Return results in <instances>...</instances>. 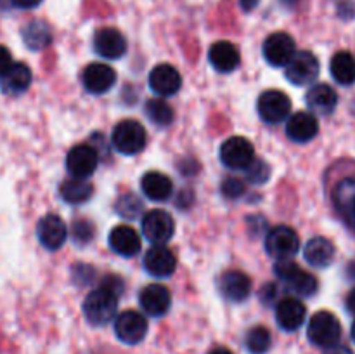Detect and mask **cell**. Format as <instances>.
Masks as SVG:
<instances>
[{
    "label": "cell",
    "mask_w": 355,
    "mask_h": 354,
    "mask_svg": "<svg viewBox=\"0 0 355 354\" xmlns=\"http://www.w3.org/2000/svg\"><path fill=\"white\" fill-rule=\"evenodd\" d=\"M37 236L47 250H59L68 238V228L58 214H47L38 221Z\"/></svg>",
    "instance_id": "4fadbf2b"
},
{
    "label": "cell",
    "mask_w": 355,
    "mask_h": 354,
    "mask_svg": "<svg viewBox=\"0 0 355 354\" xmlns=\"http://www.w3.org/2000/svg\"><path fill=\"white\" fill-rule=\"evenodd\" d=\"M304 257L311 266L328 267L335 259V245L328 238L315 236L305 245Z\"/></svg>",
    "instance_id": "83f0119b"
},
{
    "label": "cell",
    "mask_w": 355,
    "mask_h": 354,
    "mask_svg": "<svg viewBox=\"0 0 355 354\" xmlns=\"http://www.w3.org/2000/svg\"><path fill=\"white\" fill-rule=\"evenodd\" d=\"M319 121L309 111H298L288 118L286 135L295 142H309L318 135Z\"/></svg>",
    "instance_id": "7402d4cb"
},
{
    "label": "cell",
    "mask_w": 355,
    "mask_h": 354,
    "mask_svg": "<svg viewBox=\"0 0 355 354\" xmlns=\"http://www.w3.org/2000/svg\"><path fill=\"white\" fill-rule=\"evenodd\" d=\"M148 82L153 92L162 97H170L180 90L182 76L172 65H158L151 69Z\"/></svg>",
    "instance_id": "9a60e30c"
},
{
    "label": "cell",
    "mask_w": 355,
    "mask_h": 354,
    "mask_svg": "<svg viewBox=\"0 0 355 354\" xmlns=\"http://www.w3.org/2000/svg\"><path fill=\"white\" fill-rule=\"evenodd\" d=\"M257 111L266 124H281L290 117L291 101L283 90H266L257 101Z\"/></svg>",
    "instance_id": "52a82bcc"
},
{
    "label": "cell",
    "mask_w": 355,
    "mask_h": 354,
    "mask_svg": "<svg viewBox=\"0 0 355 354\" xmlns=\"http://www.w3.org/2000/svg\"><path fill=\"white\" fill-rule=\"evenodd\" d=\"M144 111L146 117L158 127H168L173 121V110L163 99H149Z\"/></svg>",
    "instance_id": "d6a6232c"
},
{
    "label": "cell",
    "mask_w": 355,
    "mask_h": 354,
    "mask_svg": "<svg viewBox=\"0 0 355 354\" xmlns=\"http://www.w3.org/2000/svg\"><path fill=\"white\" fill-rule=\"evenodd\" d=\"M347 309L355 316V288L347 295Z\"/></svg>",
    "instance_id": "ee69618b"
},
{
    "label": "cell",
    "mask_w": 355,
    "mask_h": 354,
    "mask_svg": "<svg viewBox=\"0 0 355 354\" xmlns=\"http://www.w3.org/2000/svg\"><path fill=\"white\" fill-rule=\"evenodd\" d=\"M101 287L107 288V290L113 292V294L118 295V297L123 294V281H121L118 276H113V274H111V276L104 278L103 283H101Z\"/></svg>",
    "instance_id": "74e56055"
},
{
    "label": "cell",
    "mask_w": 355,
    "mask_h": 354,
    "mask_svg": "<svg viewBox=\"0 0 355 354\" xmlns=\"http://www.w3.org/2000/svg\"><path fill=\"white\" fill-rule=\"evenodd\" d=\"M110 246L118 255L134 257L141 250V238L130 226H116L110 233Z\"/></svg>",
    "instance_id": "d4e9b609"
},
{
    "label": "cell",
    "mask_w": 355,
    "mask_h": 354,
    "mask_svg": "<svg viewBox=\"0 0 355 354\" xmlns=\"http://www.w3.org/2000/svg\"><path fill=\"white\" fill-rule=\"evenodd\" d=\"M266 250L272 259H291L300 250V238L290 226H276L266 236Z\"/></svg>",
    "instance_id": "5b68a950"
},
{
    "label": "cell",
    "mask_w": 355,
    "mask_h": 354,
    "mask_svg": "<svg viewBox=\"0 0 355 354\" xmlns=\"http://www.w3.org/2000/svg\"><path fill=\"white\" fill-rule=\"evenodd\" d=\"M114 332L116 337L125 344H139L148 333V321L137 311H123L114 319Z\"/></svg>",
    "instance_id": "7c38bea8"
},
{
    "label": "cell",
    "mask_w": 355,
    "mask_h": 354,
    "mask_svg": "<svg viewBox=\"0 0 355 354\" xmlns=\"http://www.w3.org/2000/svg\"><path fill=\"white\" fill-rule=\"evenodd\" d=\"M177 257L168 246L155 245L146 252L144 269L156 278H166L175 271Z\"/></svg>",
    "instance_id": "44dd1931"
},
{
    "label": "cell",
    "mask_w": 355,
    "mask_h": 354,
    "mask_svg": "<svg viewBox=\"0 0 355 354\" xmlns=\"http://www.w3.org/2000/svg\"><path fill=\"white\" fill-rule=\"evenodd\" d=\"M284 75L293 85H307L319 75V61L312 52H295L293 58L284 66Z\"/></svg>",
    "instance_id": "9c48e42d"
},
{
    "label": "cell",
    "mask_w": 355,
    "mask_h": 354,
    "mask_svg": "<svg viewBox=\"0 0 355 354\" xmlns=\"http://www.w3.org/2000/svg\"><path fill=\"white\" fill-rule=\"evenodd\" d=\"M94 49L106 59H120L127 52V40L116 28H101L94 35Z\"/></svg>",
    "instance_id": "ac0fdd59"
},
{
    "label": "cell",
    "mask_w": 355,
    "mask_h": 354,
    "mask_svg": "<svg viewBox=\"0 0 355 354\" xmlns=\"http://www.w3.org/2000/svg\"><path fill=\"white\" fill-rule=\"evenodd\" d=\"M324 354H354V353L347 346H340V344H335V346L328 347V349L324 351Z\"/></svg>",
    "instance_id": "b9f144b4"
},
{
    "label": "cell",
    "mask_w": 355,
    "mask_h": 354,
    "mask_svg": "<svg viewBox=\"0 0 355 354\" xmlns=\"http://www.w3.org/2000/svg\"><path fill=\"white\" fill-rule=\"evenodd\" d=\"M118 311V295L110 292L107 288L99 287L90 292L83 302V314L87 321L94 326L107 325L116 316Z\"/></svg>",
    "instance_id": "6da1fadb"
},
{
    "label": "cell",
    "mask_w": 355,
    "mask_h": 354,
    "mask_svg": "<svg viewBox=\"0 0 355 354\" xmlns=\"http://www.w3.org/2000/svg\"><path fill=\"white\" fill-rule=\"evenodd\" d=\"M12 65V56H10L9 49L6 45H0V76L7 71Z\"/></svg>",
    "instance_id": "f35d334b"
},
{
    "label": "cell",
    "mask_w": 355,
    "mask_h": 354,
    "mask_svg": "<svg viewBox=\"0 0 355 354\" xmlns=\"http://www.w3.org/2000/svg\"><path fill=\"white\" fill-rule=\"evenodd\" d=\"M220 162L232 170L248 169L250 163L255 160V149L248 139L241 135H232L220 146Z\"/></svg>",
    "instance_id": "8992f818"
},
{
    "label": "cell",
    "mask_w": 355,
    "mask_h": 354,
    "mask_svg": "<svg viewBox=\"0 0 355 354\" xmlns=\"http://www.w3.org/2000/svg\"><path fill=\"white\" fill-rule=\"evenodd\" d=\"M352 339H354V342H355V321H354V325H352Z\"/></svg>",
    "instance_id": "7dc6e473"
},
{
    "label": "cell",
    "mask_w": 355,
    "mask_h": 354,
    "mask_svg": "<svg viewBox=\"0 0 355 354\" xmlns=\"http://www.w3.org/2000/svg\"><path fill=\"white\" fill-rule=\"evenodd\" d=\"M218 290L229 302H243L252 294V280L243 271H225L218 280Z\"/></svg>",
    "instance_id": "d6986e66"
},
{
    "label": "cell",
    "mask_w": 355,
    "mask_h": 354,
    "mask_svg": "<svg viewBox=\"0 0 355 354\" xmlns=\"http://www.w3.org/2000/svg\"><path fill=\"white\" fill-rule=\"evenodd\" d=\"M82 82L90 94H104L116 82V71L104 62H92L83 69Z\"/></svg>",
    "instance_id": "ffe728a7"
},
{
    "label": "cell",
    "mask_w": 355,
    "mask_h": 354,
    "mask_svg": "<svg viewBox=\"0 0 355 354\" xmlns=\"http://www.w3.org/2000/svg\"><path fill=\"white\" fill-rule=\"evenodd\" d=\"M347 274H349V278H352V280H355V262L349 264V266H347Z\"/></svg>",
    "instance_id": "bcb514c9"
},
{
    "label": "cell",
    "mask_w": 355,
    "mask_h": 354,
    "mask_svg": "<svg viewBox=\"0 0 355 354\" xmlns=\"http://www.w3.org/2000/svg\"><path fill=\"white\" fill-rule=\"evenodd\" d=\"M307 316L304 302L297 297H284L276 304V321L286 332L300 328Z\"/></svg>",
    "instance_id": "2e32d148"
},
{
    "label": "cell",
    "mask_w": 355,
    "mask_h": 354,
    "mask_svg": "<svg viewBox=\"0 0 355 354\" xmlns=\"http://www.w3.org/2000/svg\"><path fill=\"white\" fill-rule=\"evenodd\" d=\"M245 346L252 354H266L272 346V337L266 326H253L246 333Z\"/></svg>",
    "instance_id": "1f68e13d"
},
{
    "label": "cell",
    "mask_w": 355,
    "mask_h": 354,
    "mask_svg": "<svg viewBox=\"0 0 355 354\" xmlns=\"http://www.w3.org/2000/svg\"><path fill=\"white\" fill-rule=\"evenodd\" d=\"M333 201L340 217L355 233V177H347L336 184Z\"/></svg>",
    "instance_id": "e0dca14e"
},
{
    "label": "cell",
    "mask_w": 355,
    "mask_h": 354,
    "mask_svg": "<svg viewBox=\"0 0 355 354\" xmlns=\"http://www.w3.org/2000/svg\"><path fill=\"white\" fill-rule=\"evenodd\" d=\"M139 304L146 314L151 316V318H159V316L168 312L170 304H172V295L166 287L153 283L142 288V292L139 294Z\"/></svg>",
    "instance_id": "5bb4252c"
},
{
    "label": "cell",
    "mask_w": 355,
    "mask_h": 354,
    "mask_svg": "<svg viewBox=\"0 0 355 354\" xmlns=\"http://www.w3.org/2000/svg\"><path fill=\"white\" fill-rule=\"evenodd\" d=\"M116 214L121 215L123 219H128V221H134L141 215L142 212V201L139 200L135 194H123L116 200Z\"/></svg>",
    "instance_id": "836d02e7"
},
{
    "label": "cell",
    "mask_w": 355,
    "mask_h": 354,
    "mask_svg": "<svg viewBox=\"0 0 355 354\" xmlns=\"http://www.w3.org/2000/svg\"><path fill=\"white\" fill-rule=\"evenodd\" d=\"M263 58L270 66H286L290 59L293 58L297 49H295V40L284 31H276L269 35L263 42Z\"/></svg>",
    "instance_id": "8fae6325"
},
{
    "label": "cell",
    "mask_w": 355,
    "mask_h": 354,
    "mask_svg": "<svg viewBox=\"0 0 355 354\" xmlns=\"http://www.w3.org/2000/svg\"><path fill=\"white\" fill-rule=\"evenodd\" d=\"M274 273L276 276L290 288L293 294L302 295V297H311L318 292V280L311 273L302 269L298 264L291 259H281L274 264Z\"/></svg>",
    "instance_id": "7a4b0ae2"
},
{
    "label": "cell",
    "mask_w": 355,
    "mask_h": 354,
    "mask_svg": "<svg viewBox=\"0 0 355 354\" xmlns=\"http://www.w3.org/2000/svg\"><path fill=\"white\" fill-rule=\"evenodd\" d=\"M259 2H260V0H239L243 10H246V12H250V10L255 9V7L259 6Z\"/></svg>",
    "instance_id": "7bdbcfd3"
},
{
    "label": "cell",
    "mask_w": 355,
    "mask_h": 354,
    "mask_svg": "<svg viewBox=\"0 0 355 354\" xmlns=\"http://www.w3.org/2000/svg\"><path fill=\"white\" fill-rule=\"evenodd\" d=\"M141 187L146 196L153 201H165L173 193L172 179L168 176H165V174L156 172V170L144 174V177L141 180Z\"/></svg>",
    "instance_id": "4316f807"
},
{
    "label": "cell",
    "mask_w": 355,
    "mask_h": 354,
    "mask_svg": "<svg viewBox=\"0 0 355 354\" xmlns=\"http://www.w3.org/2000/svg\"><path fill=\"white\" fill-rule=\"evenodd\" d=\"M99 163V153L96 146L90 144H78L69 149L66 156V169L71 174V177L78 179H87L92 176Z\"/></svg>",
    "instance_id": "30bf717a"
},
{
    "label": "cell",
    "mask_w": 355,
    "mask_h": 354,
    "mask_svg": "<svg viewBox=\"0 0 355 354\" xmlns=\"http://www.w3.org/2000/svg\"><path fill=\"white\" fill-rule=\"evenodd\" d=\"M23 40L31 51H42L52 42V30L44 21H31L23 28Z\"/></svg>",
    "instance_id": "f1b7e54d"
},
{
    "label": "cell",
    "mask_w": 355,
    "mask_h": 354,
    "mask_svg": "<svg viewBox=\"0 0 355 354\" xmlns=\"http://www.w3.org/2000/svg\"><path fill=\"white\" fill-rule=\"evenodd\" d=\"M276 295H277L276 285L267 283L266 287H263V290H262V294H260V297L263 298V302H270V301H274V298H276Z\"/></svg>",
    "instance_id": "ab89813d"
},
{
    "label": "cell",
    "mask_w": 355,
    "mask_h": 354,
    "mask_svg": "<svg viewBox=\"0 0 355 354\" xmlns=\"http://www.w3.org/2000/svg\"><path fill=\"white\" fill-rule=\"evenodd\" d=\"M329 69H331L333 78L336 80L342 85H352L355 82V58L350 52L342 51L336 52L331 58V65H329Z\"/></svg>",
    "instance_id": "f546056e"
},
{
    "label": "cell",
    "mask_w": 355,
    "mask_h": 354,
    "mask_svg": "<svg viewBox=\"0 0 355 354\" xmlns=\"http://www.w3.org/2000/svg\"><path fill=\"white\" fill-rule=\"evenodd\" d=\"M31 83V69L24 62H12L10 68L0 76V90L6 96H19L26 92Z\"/></svg>",
    "instance_id": "603a6c76"
},
{
    "label": "cell",
    "mask_w": 355,
    "mask_h": 354,
    "mask_svg": "<svg viewBox=\"0 0 355 354\" xmlns=\"http://www.w3.org/2000/svg\"><path fill=\"white\" fill-rule=\"evenodd\" d=\"M246 170V179L253 184L267 183L270 177V167L263 160H253Z\"/></svg>",
    "instance_id": "e575fe53"
},
{
    "label": "cell",
    "mask_w": 355,
    "mask_h": 354,
    "mask_svg": "<svg viewBox=\"0 0 355 354\" xmlns=\"http://www.w3.org/2000/svg\"><path fill=\"white\" fill-rule=\"evenodd\" d=\"M307 337L314 346L328 349V347L338 344L340 337H342V325L333 312L319 311L309 321Z\"/></svg>",
    "instance_id": "3957f363"
},
{
    "label": "cell",
    "mask_w": 355,
    "mask_h": 354,
    "mask_svg": "<svg viewBox=\"0 0 355 354\" xmlns=\"http://www.w3.org/2000/svg\"><path fill=\"white\" fill-rule=\"evenodd\" d=\"M208 59H210L211 66L220 73H231L239 66V51L234 44L231 42H215L208 52Z\"/></svg>",
    "instance_id": "cb8c5ba5"
},
{
    "label": "cell",
    "mask_w": 355,
    "mask_h": 354,
    "mask_svg": "<svg viewBox=\"0 0 355 354\" xmlns=\"http://www.w3.org/2000/svg\"><path fill=\"white\" fill-rule=\"evenodd\" d=\"M111 141L121 155H137L146 148L148 135L142 124L135 120H123L114 127Z\"/></svg>",
    "instance_id": "277c9868"
},
{
    "label": "cell",
    "mask_w": 355,
    "mask_h": 354,
    "mask_svg": "<svg viewBox=\"0 0 355 354\" xmlns=\"http://www.w3.org/2000/svg\"><path fill=\"white\" fill-rule=\"evenodd\" d=\"M40 2L42 0H12L14 6L19 7V9H33V7H37Z\"/></svg>",
    "instance_id": "60d3db41"
},
{
    "label": "cell",
    "mask_w": 355,
    "mask_h": 354,
    "mask_svg": "<svg viewBox=\"0 0 355 354\" xmlns=\"http://www.w3.org/2000/svg\"><path fill=\"white\" fill-rule=\"evenodd\" d=\"M305 103L314 113L329 115L338 104V96L333 90V87L326 85V83H315L307 90Z\"/></svg>",
    "instance_id": "484cf974"
},
{
    "label": "cell",
    "mask_w": 355,
    "mask_h": 354,
    "mask_svg": "<svg viewBox=\"0 0 355 354\" xmlns=\"http://www.w3.org/2000/svg\"><path fill=\"white\" fill-rule=\"evenodd\" d=\"M59 193H61L62 200L68 201V203L80 205L92 196L94 187L87 179L71 177V179L64 180V183L61 184V187H59Z\"/></svg>",
    "instance_id": "4dcf8cb0"
},
{
    "label": "cell",
    "mask_w": 355,
    "mask_h": 354,
    "mask_svg": "<svg viewBox=\"0 0 355 354\" xmlns=\"http://www.w3.org/2000/svg\"><path fill=\"white\" fill-rule=\"evenodd\" d=\"M142 233L155 245H165L175 233V222L168 212L155 208L142 217Z\"/></svg>",
    "instance_id": "ba28073f"
},
{
    "label": "cell",
    "mask_w": 355,
    "mask_h": 354,
    "mask_svg": "<svg viewBox=\"0 0 355 354\" xmlns=\"http://www.w3.org/2000/svg\"><path fill=\"white\" fill-rule=\"evenodd\" d=\"M220 191L225 198H231V200H236V198L243 196L246 191L245 183L238 177H227V179L222 180Z\"/></svg>",
    "instance_id": "d590c367"
},
{
    "label": "cell",
    "mask_w": 355,
    "mask_h": 354,
    "mask_svg": "<svg viewBox=\"0 0 355 354\" xmlns=\"http://www.w3.org/2000/svg\"><path fill=\"white\" fill-rule=\"evenodd\" d=\"M208 354H232V353L227 349V347H215V349H211Z\"/></svg>",
    "instance_id": "f6af8a7d"
},
{
    "label": "cell",
    "mask_w": 355,
    "mask_h": 354,
    "mask_svg": "<svg viewBox=\"0 0 355 354\" xmlns=\"http://www.w3.org/2000/svg\"><path fill=\"white\" fill-rule=\"evenodd\" d=\"M94 236V226L85 219L73 222V238L76 243H89Z\"/></svg>",
    "instance_id": "8d00e7d4"
}]
</instances>
